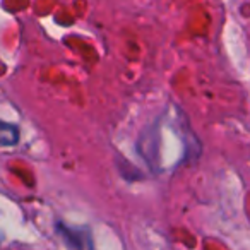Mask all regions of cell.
<instances>
[{
	"label": "cell",
	"instance_id": "1",
	"mask_svg": "<svg viewBox=\"0 0 250 250\" xmlns=\"http://www.w3.org/2000/svg\"><path fill=\"white\" fill-rule=\"evenodd\" d=\"M57 229L60 231V235L63 236L65 243L69 247H74V249H91L93 247V242L89 238V233L84 228H70V226L65 225H57Z\"/></svg>",
	"mask_w": 250,
	"mask_h": 250
},
{
	"label": "cell",
	"instance_id": "2",
	"mask_svg": "<svg viewBox=\"0 0 250 250\" xmlns=\"http://www.w3.org/2000/svg\"><path fill=\"white\" fill-rule=\"evenodd\" d=\"M19 143V129L16 124L0 120V147H11Z\"/></svg>",
	"mask_w": 250,
	"mask_h": 250
}]
</instances>
